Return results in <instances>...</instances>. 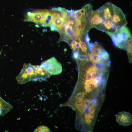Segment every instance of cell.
Instances as JSON below:
<instances>
[{
  "label": "cell",
  "mask_w": 132,
  "mask_h": 132,
  "mask_svg": "<svg viewBox=\"0 0 132 132\" xmlns=\"http://www.w3.org/2000/svg\"><path fill=\"white\" fill-rule=\"evenodd\" d=\"M78 68L79 78L84 90L81 91L86 95L82 99L88 95V100L91 107H101L105 98L109 68L91 61L82 64Z\"/></svg>",
  "instance_id": "obj_1"
},
{
  "label": "cell",
  "mask_w": 132,
  "mask_h": 132,
  "mask_svg": "<svg viewBox=\"0 0 132 132\" xmlns=\"http://www.w3.org/2000/svg\"><path fill=\"white\" fill-rule=\"evenodd\" d=\"M106 33L111 37L114 46L126 51L132 42L131 32L125 26L118 27L117 31L114 33Z\"/></svg>",
  "instance_id": "obj_2"
},
{
  "label": "cell",
  "mask_w": 132,
  "mask_h": 132,
  "mask_svg": "<svg viewBox=\"0 0 132 132\" xmlns=\"http://www.w3.org/2000/svg\"><path fill=\"white\" fill-rule=\"evenodd\" d=\"M16 79L20 84H23L30 81L39 80L37 65L25 63Z\"/></svg>",
  "instance_id": "obj_3"
},
{
  "label": "cell",
  "mask_w": 132,
  "mask_h": 132,
  "mask_svg": "<svg viewBox=\"0 0 132 132\" xmlns=\"http://www.w3.org/2000/svg\"><path fill=\"white\" fill-rule=\"evenodd\" d=\"M90 54L95 61L110 63L109 55L107 52L98 43L95 42Z\"/></svg>",
  "instance_id": "obj_4"
},
{
  "label": "cell",
  "mask_w": 132,
  "mask_h": 132,
  "mask_svg": "<svg viewBox=\"0 0 132 132\" xmlns=\"http://www.w3.org/2000/svg\"><path fill=\"white\" fill-rule=\"evenodd\" d=\"M40 66L51 75L60 74L62 71L61 64L54 57L44 61Z\"/></svg>",
  "instance_id": "obj_5"
},
{
  "label": "cell",
  "mask_w": 132,
  "mask_h": 132,
  "mask_svg": "<svg viewBox=\"0 0 132 132\" xmlns=\"http://www.w3.org/2000/svg\"><path fill=\"white\" fill-rule=\"evenodd\" d=\"M114 12L111 19L113 24L117 27L126 26L127 22L121 9L113 4Z\"/></svg>",
  "instance_id": "obj_6"
},
{
  "label": "cell",
  "mask_w": 132,
  "mask_h": 132,
  "mask_svg": "<svg viewBox=\"0 0 132 132\" xmlns=\"http://www.w3.org/2000/svg\"><path fill=\"white\" fill-rule=\"evenodd\" d=\"M45 18L44 10H38L28 12L26 15L25 21L33 22L41 25Z\"/></svg>",
  "instance_id": "obj_7"
},
{
  "label": "cell",
  "mask_w": 132,
  "mask_h": 132,
  "mask_svg": "<svg viewBox=\"0 0 132 132\" xmlns=\"http://www.w3.org/2000/svg\"><path fill=\"white\" fill-rule=\"evenodd\" d=\"M113 4L107 2L97 9L100 16L105 20H111L114 12Z\"/></svg>",
  "instance_id": "obj_8"
},
{
  "label": "cell",
  "mask_w": 132,
  "mask_h": 132,
  "mask_svg": "<svg viewBox=\"0 0 132 132\" xmlns=\"http://www.w3.org/2000/svg\"><path fill=\"white\" fill-rule=\"evenodd\" d=\"M115 117L116 121L120 125L126 126L132 123V116L126 111L118 112L115 115Z\"/></svg>",
  "instance_id": "obj_9"
},
{
  "label": "cell",
  "mask_w": 132,
  "mask_h": 132,
  "mask_svg": "<svg viewBox=\"0 0 132 132\" xmlns=\"http://www.w3.org/2000/svg\"><path fill=\"white\" fill-rule=\"evenodd\" d=\"M95 28L106 33H111L116 32L118 28V27L115 26L110 20H105Z\"/></svg>",
  "instance_id": "obj_10"
},
{
  "label": "cell",
  "mask_w": 132,
  "mask_h": 132,
  "mask_svg": "<svg viewBox=\"0 0 132 132\" xmlns=\"http://www.w3.org/2000/svg\"><path fill=\"white\" fill-rule=\"evenodd\" d=\"M105 20L100 15L97 10L93 11L90 20V28H95Z\"/></svg>",
  "instance_id": "obj_11"
},
{
  "label": "cell",
  "mask_w": 132,
  "mask_h": 132,
  "mask_svg": "<svg viewBox=\"0 0 132 132\" xmlns=\"http://www.w3.org/2000/svg\"><path fill=\"white\" fill-rule=\"evenodd\" d=\"M52 16L53 21L52 26L55 28L59 33L63 27L64 24L68 21L64 20L62 17H58L53 15Z\"/></svg>",
  "instance_id": "obj_12"
},
{
  "label": "cell",
  "mask_w": 132,
  "mask_h": 132,
  "mask_svg": "<svg viewBox=\"0 0 132 132\" xmlns=\"http://www.w3.org/2000/svg\"><path fill=\"white\" fill-rule=\"evenodd\" d=\"M13 106L7 102L0 96V109L2 111L1 116L4 115L9 112L12 108Z\"/></svg>",
  "instance_id": "obj_13"
},
{
  "label": "cell",
  "mask_w": 132,
  "mask_h": 132,
  "mask_svg": "<svg viewBox=\"0 0 132 132\" xmlns=\"http://www.w3.org/2000/svg\"><path fill=\"white\" fill-rule=\"evenodd\" d=\"M34 132H49V128L44 125H41L37 127L34 131Z\"/></svg>",
  "instance_id": "obj_14"
},
{
  "label": "cell",
  "mask_w": 132,
  "mask_h": 132,
  "mask_svg": "<svg viewBox=\"0 0 132 132\" xmlns=\"http://www.w3.org/2000/svg\"><path fill=\"white\" fill-rule=\"evenodd\" d=\"M77 42L74 39H72L70 43V46L71 47L73 52L75 51H78L77 48L76 46V44Z\"/></svg>",
  "instance_id": "obj_15"
},
{
  "label": "cell",
  "mask_w": 132,
  "mask_h": 132,
  "mask_svg": "<svg viewBox=\"0 0 132 132\" xmlns=\"http://www.w3.org/2000/svg\"><path fill=\"white\" fill-rule=\"evenodd\" d=\"M73 56L76 60L80 56V54L77 51L73 52Z\"/></svg>",
  "instance_id": "obj_16"
},
{
  "label": "cell",
  "mask_w": 132,
  "mask_h": 132,
  "mask_svg": "<svg viewBox=\"0 0 132 132\" xmlns=\"http://www.w3.org/2000/svg\"><path fill=\"white\" fill-rule=\"evenodd\" d=\"M84 40L85 42L87 44L89 43L90 39L88 33H87L85 35Z\"/></svg>",
  "instance_id": "obj_17"
},
{
  "label": "cell",
  "mask_w": 132,
  "mask_h": 132,
  "mask_svg": "<svg viewBox=\"0 0 132 132\" xmlns=\"http://www.w3.org/2000/svg\"><path fill=\"white\" fill-rule=\"evenodd\" d=\"M88 48L90 52L92 51L93 45V43L92 42L89 43L87 44Z\"/></svg>",
  "instance_id": "obj_18"
},
{
  "label": "cell",
  "mask_w": 132,
  "mask_h": 132,
  "mask_svg": "<svg viewBox=\"0 0 132 132\" xmlns=\"http://www.w3.org/2000/svg\"><path fill=\"white\" fill-rule=\"evenodd\" d=\"M50 28V30L51 31H58V30L54 27L52 26H49Z\"/></svg>",
  "instance_id": "obj_19"
},
{
  "label": "cell",
  "mask_w": 132,
  "mask_h": 132,
  "mask_svg": "<svg viewBox=\"0 0 132 132\" xmlns=\"http://www.w3.org/2000/svg\"><path fill=\"white\" fill-rule=\"evenodd\" d=\"M2 111L0 109V116H1L2 115Z\"/></svg>",
  "instance_id": "obj_20"
}]
</instances>
